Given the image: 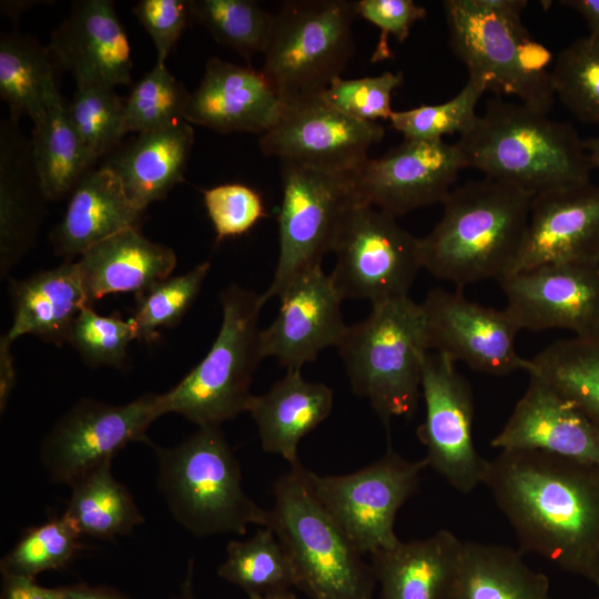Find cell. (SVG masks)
I'll return each mask as SVG.
<instances>
[{"mask_svg":"<svg viewBox=\"0 0 599 599\" xmlns=\"http://www.w3.org/2000/svg\"><path fill=\"white\" fill-rule=\"evenodd\" d=\"M534 552L599 589V465L538 450H500L484 483Z\"/></svg>","mask_w":599,"mask_h":599,"instance_id":"1","label":"cell"},{"mask_svg":"<svg viewBox=\"0 0 599 599\" xmlns=\"http://www.w3.org/2000/svg\"><path fill=\"white\" fill-rule=\"evenodd\" d=\"M534 194L497 180L453 189L434 229L420 237L423 268L458 288L516 271Z\"/></svg>","mask_w":599,"mask_h":599,"instance_id":"2","label":"cell"},{"mask_svg":"<svg viewBox=\"0 0 599 599\" xmlns=\"http://www.w3.org/2000/svg\"><path fill=\"white\" fill-rule=\"evenodd\" d=\"M457 144L467 167L534 195L591 182L585 140L571 123L501 97L488 100Z\"/></svg>","mask_w":599,"mask_h":599,"instance_id":"3","label":"cell"},{"mask_svg":"<svg viewBox=\"0 0 599 599\" xmlns=\"http://www.w3.org/2000/svg\"><path fill=\"white\" fill-rule=\"evenodd\" d=\"M150 447L158 489L173 518L195 537L244 535L250 525H270V510L244 491L240 464L220 426L200 427L173 447Z\"/></svg>","mask_w":599,"mask_h":599,"instance_id":"4","label":"cell"},{"mask_svg":"<svg viewBox=\"0 0 599 599\" xmlns=\"http://www.w3.org/2000/svg\"><path fill=\"white\" fill-rule=\"evenodd\" d=\"M270 527L286 551L295 588L312 599H374L372 564L313 494L300 464L277 478Z\"/></svg>","mask_w":599,"mask_h":599,"instance_id":"5","label":"cell"},{"mask_svg":"<svg viewBox=\"0 0 599 599\" xmlns=\"http://www.w3.org/2000/svg\"><path fill=\"white\" fill-rule=\"evenodd\" d=\"M337 348L353 392L386 427L395 417L414 416L429 352L420 303L408 296L372 306L365 319L347 327Z\"/></svg>","mask_w":599,"mask_h":599,"instance_id":"6","label":"cell"},{"mask_svg":"<svg viewBox=\"0 0 599 599\" xmlns=\"http://www.w3.org/2000/svg\"><path fill=\"white\" fill-rule=\"evenodd\" d=\"M449 45L469 78L496 97L514 95L520 103L549 114L555 90L548 65L551 52L532 39L521 17L484 8L477 0L443 1Z\"/></svg>","mask_w":599,"mask_h":599,"instance_id":"7","label":"cell"},{"mask_svg":"<svg viewBox=\"0 0 599 599\" xmlns=\"http://www.w3.org/2000/svg\"><path fill=\"white\" fill-rule=\"evenodd\" d=\"M219 334L205 357L172 389L161 394L164 415H182L199 427L220 426L247 410L261 347V295L236 284L220 295Z\"/></svg>","mask_w":599,"mask_h":599,"instance_id":"8","label":"cell"},{"mask_svg":"<svg viewBox=\"0 0 599 599\" xmlns=\"http://www.w3.org/2000/svg\"><path fill=\"white\" fill-rule=\"evenodd\" d=\"M356 1L290 0L274 13L261 72L283 103L321 95L354 55Z\"/></svg>","mask_w":599,"mask_h":599,"instance_id":"9","label":"cell"},{"mask_svg":"<svg viewBox=\"0 0 599 599\" xmlns=\"http://www.w3.org/2000/svg\"><path fill=\"white\" fill-rule=\"evenodd\" d=\"M282 201L278 213V260L265 303L278 297L304 272L322 265L333 251L339 224L358 202L354 173L281 161Z\"/></svg>","mask_w":599,"mask_h":599,"instance_id":"10","label":"cell"},{"mask_svg":"<svg viewBox=\"0 0 599 599\" xmlns=\"http://www.w3.org/2000/svg\"><path fill=\"white\" fill-rule=\"evenodd\" d=\"M332 252L336 264L329 276L341 297L372 306L408 297L423 268L420 237L390 214L361 202L345 213Z\"/></svg>","mask_w":599,"mask_h":599,"instance_id":"11","label":"cell"},{"mask_svg":"<svg viewBox=\"0 0 599 599\" xmlns=\"http://www.w3.org/2000/svg\"><path fill=\"white\" fill-rule=\"evenodd\" d=\"M426 459L412 461L388 448L373 464L351 474L321 476L306 469L309 487L363 555L395 546L399 508L419 488Z\"/></svg>","mask_w":599,"mask_h":599,"instance_id":"12","label":"cell"},{"mask_svg":"<svg viewBox=\"0 0 599 599\" xmlns=\"http://www.w3.org/2000/svg\"><path fill=\"white\" fill-rule=\"evenodd\" d=\"M162 415L161 394H144L122 405L82 398L42 439L40 463L53 481L71 487L126 445L151 446L146 432Z\"/></svg>","mask_w":599,"mask_h":599,"instance_id":"13","label":"cell"},{"mask_svg":"<svg viewBox=\"0 0 599 599\" xmlns=\"http://www.w3.org/2000/svg\"><path fill=\"white\" fill-rule=\"evenodd\" d=\"M425 418L417 437L426 461L454 489L468 494L483 485L487 461L473 438L474 397L467 379L448 356L428 352L423 366Z\"/></svg>","mask_w":599,"mask_h":599,"instance_id":"14","label":"cell"},{"mask_svg":"<svg viewBox=\"0 0 599 599\" xmlns=\"http://www.w3.org/2000/svg\"><path fill=\"white\" fill-rule=\"evenodd\" d=\"M383 136L379 123L348 116L316 95L284 103L277 121L258 143L266 156L354 173Z\"/></svg>","mask_w":599,"mask_h":599,"instance_id":"15","label":"cell"},{"mask_svg":"<svg viewBox=\"0 0 599 599\" xmlns=\"http://www.w3.org/2000/svg\"><path fill=\"white\" fill-rule=\"evenodd\" d=\"M466 158L456 143L404 140L379 158H368L353 174L357 201L394 217L441 203L451 192Z\"/></svg>","mask_w":599,"mask_h":599,"instance_id":"16","label":"cell"},{"mask_svg":"<svg viewBox=\"0 0 599 599\" xmlns=\"http://www.w3.org/2000/svg\"><path fill=\"white\" fill-rule=\"evenodd\" d=\"M428 351L494 376L525 370L516 351L519 326L506 308L469 301L463 293L430 290L420 303Z\"/></svg>","mask_w":599,"mask_h":599,"instance_id":"17","label":"cell"},{"mask_svg":"<svg viewBox=\"0 0 599 599\" xmlns=\"http://www.w3.org/2000/svg\"><path fill=\"white\" fill-rule=\"evenodd\" d=\"M506 309L520 329H567L576 337L599 332L598 264H545L499 281Z\"/></svg>","mask_w":599,"mask_h":599,"instance_id":"18","label":"cell"},{"mask_svg":"<svg viewBox=\"0 0 599 599\" xmlns=\"http://www.w3.org/2000/svg\"><path fill=\"white\" fill-rule=\"evenodd\" d=\"M278 297L276 317L261 329L264 358L275 357L287 370L301 369L323 349L338 347L348 327L341 312L343 298L322 265L297 276Z\"/></svg>","mask_w":599,"mask_h":599,"instance_id":"19","label":"cell"},{"mask_svg":"<svg viewBox=\"0 0 599 599\" xmlns=\"http://www.w3.org/2000/svg\"><path fill=\"white\" fill-rule=\"evenodd\" d=\"M598 262L599 185L589 182L534 195L515 272L545 264Z\"/></svg>","mask_w":599,"mask_h":599,"instance_id":"20","label":"cell"},{"mask_svg":"<svg viewBox=\"0 0 599 599\" xmlns=\"http://www.w3.org/2000/svg\"><path fill=\"white\" fill-rule=\"evenodd\" d=\"M490 445L599 465V429L572 400L536 375H529L526 392Z\"/></svg>","mask_w":599,"mask_h":599,"instance_id":"21","label":"cell"},{"mask_svg":"<svg viewBox=\"0 0 599 599\" xmlns=\"http://www.w3.org/2000/svg\"><path fill=\"white\" fill-rule=\"evenodd\" d=\"M48 49L77 84L132 83L131 48L113 1H75Z\"/></svg>","mask_w":599,"mask_h":599,"instance_id":"22","label":"cell"},{"mask_svg":"<svg viewBox=\"0 0 599 599\" xmlns=\"http://www.w3.org/2000/svg\"><path fill=\"white\" fill-rule=\"evenodd\" d=\"M283 104L261 70L211 58L190 93L184 121L221 133L262 135L275 124Z\"/></svg>","mask_w":599,"mask_h":599,"instance_id":"23","label":"cell"},{"mask_svg":"<svg viewBox=\"0 0 599 599\" xmlns=\"http://www.w3.org/2000/svg\"><path fill=\"white\" fill-rule=\"evenodd\" d=\"M463 544L441 529L372 554L380 599H453Z\"/></svg>","mask_w":599,"mask_h":599,"instance_id":"24","label":"cell"},{"mask_svg":"<svg viewBox=\"0 0 599 599\" xmlns=\"http://www.w3.org/2000/svg\"><path fill=\"white\" fill-rule=\"evenodd\" d=\"M31 144L10 119L0 130V262L1 273L33 244L45 202Z\"/></svg>","mask_w":599,"mask_h":599,"instance_id":"25","label":"cell"},{"mask_svg":"<svg viewBox=\"0 0 599 599\" xmlns=\"http://www.w3.org/2000/svg\"><path fill=\"white\" fill-rule=\"evenodd\" d=\"M334 394L323 383L306 380L301 369H288L263 395H252L246 413L254 419L262 448L300 464L297 448L333 409Z\"/></svg>","mask_w":599,"mask_h":599,"instance_id":"26","label":"cell"},{"mask_svg":"<svg viewBox=\"0 0 599 599\" xmlns=\"http://www.w3.org/2000/svg\"><path fill=\"white\" fill-rule=\"evenodd\" d=\"M91 304L108 294L145 293L170 277L176 256L134 227L123 230L84 252L77 262Z\"/></svg>","mask_w":599,"mask_h":599,"instance_id":"27","label":"cell"},{"mask_svg":"<svg viewBox=\"0 0 599 599\" xmlns=\"http://www.w3.org/2000/svg\"><path fill=\"white\" fill-rule=\"evenodd\" d=\"M141 213L118 175L103 165L87 173L71 192L51 241L57 254L71 261L112 235L136 226Z\"/></svg>","mask_w":599,"mask_h":599,"instance_id":"28","label":"cell"},{"mask_svg":"<svg viewBox=\"0 0 599 599\" xmlns=\"http://www.w3.org/2000/svg\"><path fill=\"white\" fill-rule=\"evenodd\" d=\"M13 321L4 335L11 343L22 335L68 343L71 327L91 302L77 262L67 261L11 285Z\"/></svg>","mask_w":599,"mask_h":599,"instance_id":"29","label":"cell"},{"mask_svg":"<svg viewBox=\"0 0 599 599\" xmlns=\"http://www.w3.org/2000/svg\"><path fill=\"white\" fill-rule=\"evenodd\" d=\"M193 142L191 124L180 121L167 128L139 133L104 165L118 175L130 201L143 212L184 180Z\"/></svg>","mask_w":599,"mask_h":599,"instance_id":"30","label":"cell"},{"mask_svg":"<svg viewBox=\"0 0 599 599\" xmlns=\"http://www.w3.org/2000/svg\"><path fill=\"white\" fill-rule=\"evenodd\" d=\"M521 551L466 541L453 599H551L548 577L532 570Z\"/></svg>","mask_w":599,"mask_h":599,"instance_id":"31","label":"cell"},{"mask_svg":"<svg viewBox=\"0 0 599 599\" xmlns=\"http://www.w3.org/2000/svg\"><path fill=\"white\" fill-rule=\"evenodd\" d=\"M30 144L47 201L71 194L97 161L82 143L59 91L50 97L44 114L34 122Z\"/></svg>","mask_w":599,"mask_h":599,"instance_id":"32","label":"cell"},{"mask_svg":"<svg viewBox=\"0 0 599 599\" xmlns=\"http://www.w3.org/2000/svg\"><path fill=\"white\" fill-rule=\"evenodd\" d=\"M63 516L81 536L113 539L130 535L144 521L129 489L112 474V460L71 486Z\"/></svg>","mask_w":599,"mask_h":599,"instance_id":"33","label":"cell"},{"mask_svg":"<svg viewBox=\"0 0 599 599\" xmlns=\"http://www.w3.org/2000/svg\"><path fill=\"white\" fill-rule=\"evenodd\" d=\"M51 57L34 38L1 35L0 95L13 121L29 115L34 123L44 114L50 97L58 91Z\"/></svg>","mask_w":599,"mask_h":599,"instance_id":"34","label":"cell"},{"mask_svg":"<svg viewBox=\"0 0 599 599\" xmlns=\"http://www.w3.org/2000/svg\"><path fill=\"white\" fill-rule=\"evenodd\" d=\"M524 372L572 400L599 429V332L554 342L526 359Z\"/></svg>","mask_w":599,"mask_h":599,"instance_id":"35","label":"cell"},{"mask_svg":"<svg viewBox=\"0 0 599 599\" xmlns=\"http://www.w3.org/2000/svg\"><path fill=\"white\" fill-rule=\"evenodd\" d=\"M217 575L247 596L283 592L295 587L291 560L270 527H263L246 540L229 542Z\"/></svg>","mask_w":599,"mask_h":599,"instance_id":"36","label":"cell"},{"mask_svg":"<svg viewBox=\"0 0 599 599\" xmlns=\"http://www.w3.org/2000/svg\"><path fill=\"white\" fill-rule=\"evenodd\" d=\"M190 1V0H189ZM192 19L246 60L264 52L274 13L252 0H191Z\"/></svg>","mask_w":599,"mask_h":599,"instance_id":"37","label":"cell"},{"mask_svg":"<svg viewBox=\"0 0 599 599\" xmlns=\"http://www.w3.org/2000/svg\"><path fill=\"white\" fill-rule=\"evenodd\" d=\"M555 94L579 121L599 125V34L573 40L550 70Z\"/></svg>","mask_w":599,"mask_h":599,"instance_id":"38","label":"cell"},{"mask_svg":"<svg viewBox=\"0 0 599 599\" xmlns=\"http://www.w3.org/2000/svg\"><path fill=\"white\" fill-rule=\"evenodd\" d=\"M81 537L63 515L29 528L2 557V578L34 579L41 572L65 568L81 548Z\"/></svg>","mask_w":599,"mask_h":599,"instance_id":"39","label":"cell"},{"mask_svg":"<svg viewBox=\"0 0 599 599\" xmlns=\"http://www.w3.org/2000/svg\"><path fill=\"white\" fill-rule=\"evenodd\" d=\"M124 101L113 87L87 83L77 84L72 101L67 105L82 143L97 160L128 133Z\"/></svg>","mask_w":599,"mask_h":599,"instance_id":"40","label":"cell"},{"mask_svg":"<svg viewBox=\"0 0 599 599\" xmlns=\"http://www.w3.org/2000/svg\"><path fill=\"white\" fill-rule=\"evenodd\" d=\"M189 98L165 63L155 62L124 101L126 131L144 133L184 121Z\"/></svg>","mask_w":599,"mask_h":599,"instance_id":"41","label":"cell"},{"mask_svg":"<svg viewBox=\"0 0 599 599\" xmlns=\"http://www.w3.org/2000/svg\"><path fill=\"white\" fill-rule=\"evenodd\" d=\"M210 267V262H203L187 273L167 277L139 295L131 318L135 338L151 343L158 338L161 328L176 326L199 295Z\"/></svg>","mask_w":599,"mask_h":599,"instance_id":"42","label":"cell"},{"mask_svg":"<svg viewBox=\"0 0 599 599\" xmlns=\"http://www.w3.org/2000/svg\"><path fill=\"white\" fill-rule=\"evenodd\" d=\"M484 93L477 82L468 79L453 99L439 104L394 111L389 121L404 140L439 141L445 135H461L474 125L478 116L476 108Z\"/></svg>","mask_w":599,"mask_h":599,"instance_id":"43","label":"cell"},{"mask_svg":"<svg viewBox=\"0 0 599 599\" xmlns=\"http://www.w3.org/2000/svg\"><path fill=\"white\" fill-rule=\"evenodd\" d=\"M133 339L135 332L131 318L123 321L118 316L100 315L88 306L75 318L68 343L91 367L106 365L121 368Z\"/></svg>","mask_w":599,"mask_h":599,"instance_id":"44","label":"cell"},{"mask_svg":"<svg viewBox=\"0 0 599 599\" xmlns=\"http://www.w3.org/2000/svg\"><path fill=\"white\" fill-rule=\"evenodd\" d=\"M404 82L402 72L385 71L375 77L334 80L321 94L331 106L354 119L376 122L389 120L392 94Z\"/></svg>","mask_w":599,"mask_h":599,"instance_id":"45","label":"cell"},{"mask_svg":"<svg viewBox=\"0 0 599 599\" xmlns=\"http://www.w3.org/2000/svg\"><path fill=\"white\" fill-rule=\"evenodd\" d=\"M203 201L217 242L247 233L267 216L261 194L242 183L204 190Z\"/></svg>","mask_w":599,"mask_h":599,"instance_id":"46","label":"cell"},{"mask_svg":"<svg viewBox=\"0 0 599 599\" xmlns=\"http://www.w3.org/2000/svg\"><path fill=\"white\" fill-rule=\"evenodd\" d=\"M356 13L380 30L378 42L372 54L373 63L392 57L388 38L393 35L404 42L413 26L426 17V9L413 0H359Z\"/></svg>","mask_w":599,"mask_h":599,"instance_id":"47","label":"cell"},{"mask_svg":"<svg viewBox=\"0 0 599 599\" xmlns=\"http://www.w3.org/2000/svg\"><path fill=\"white\" fill-rule=\"evenodd\" d=\"M134 14L151 35L156 51V62L165 60L192 19L190 1L142 0Z\"/></svg>","mask_w":599,"mask_h":599,"instance_id":"48","label":"cell"},{"mask_svg":"<svg viewBox=\"0 0 599 599\" xmlns=\"http://www.w3.org/2000/svg\"><path fill=\"white\" fill-rule=\"evenodd\" d=\"M0 599H63L58 588H45L34 579L2 578Z\"/></svg>","mask_w":599,"mask_h":599,"instance_id":"49","label":"cell"},{"mask_svg":"<svg viewBox=\"0 0 599 599\" xmlns=\"http://www.w3.org/2000/svg\"><path fill=\"white\" fill-rule=\"evenodd\" d=\"M11 342L3 335L0 342V409L7 406L10 395L16 386V369Z\"/></svg>","mask_w":599,"mask_h":599,"instance_id":"50","label":"cell"},{"mask_svg":"<svg viewBox=\"0 0 599 599\" xmlns=\"http://www.w3.org/2000/svg\"><path fill=\"white\" fill-rule=\"evenodd\" d=\"M63 599H130L119 590L108 586L78 583L58 588Z\"/></svg>","mask_w":599,"mask_h":599,"instance_id":"51","label":"cell"},{"mask_svg":"<svg viewBox=\"0 0 599 599\" xmlns=\"http://www.w3.org/2000/svg\"><path fill=\"white\" fill-rule=\"evenodd\" d=\"M559 3L578 12L585 19L589 33L599 34V0H561Z\"/></svg>","mask_w":599,"mask_h":599,"instance_id":"52","label":"cell"},{"mask_svg":"<svg viewBox=\"0 0 599 599\" xmlns=\"http://www.w3.org/2000/svg\"><path fill=\"white\" fill-rule=\"evenodd\" d=\"M484 8L508 17H521L527 6L525 0H477Z\"/></svg>","mask_w":599,"mask_h":599,"instance_id":"53","label":"cell"},{"mask_svg":"<svg viewBox=\"0 0 599 599\" xmlns=\"http://www.w3.org/2000/svg\"><path fill=\"white\" fill-rule=\"evenodd\" d=\"M172 599H197L194 591V561L190 559L184 578Z\"/></svg>","mask_w":599,"mask_h":599,"instance_id":"54","label":"cell"},{"mask_svg":"<svg viewBox=\"0 0 599 599\" xmlns=\"http://www.w3.org/2000/svg\"><path fill=\"white\" fill-rule=\"evenodd\" d=\"M592 169L599 170V134L585 141Z\"/></svg>","mask_w":599,"mask_h":599,"instance_id":"55","label":"cell"},{"mask_svg":"<svg viewBox=\"0 0 599 599\" xmlns=\"http://www.w3.org/2000/svg\"><path fill=\"white\" fill-rule=\"evenodd\" d=\"M250 599H298L292 590L283 591V592H276V593H268V595H251L248 596Z\"/></svg>","mask_w":599,"mask_h":599,"instance_id":"56","label":"cell"},{"mask_svg":"<svg viewBox=\"0 0 599 599\" xmlns=\"http://www.w3.org/2000/svg\"><path fill=\"white\" fill-rule=\"evenodd\" d=\"M593 599H599V595L597 597H595Z\"/></svg>","mask_w":599,"mask_h":599,"instance_id":"57","label":"cell"},{"mask_svg":"<svg viewBox=\"0 0 599 599\" xmlns=\"http://www.w3.org/2000/svg\"><path fill=\"white\" fill-rule=\"evenodd\" d=\"M598 266H599V262H598Z\"/></svg>","mask_w":599,"mask_h":599,"instance_id":"58","label":"cell"}]
</instances>
